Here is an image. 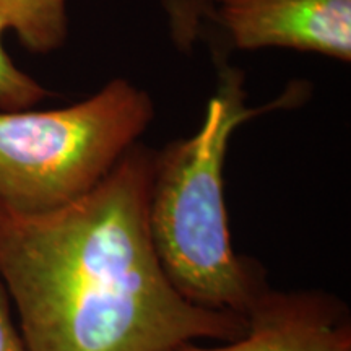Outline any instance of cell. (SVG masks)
<instances>
[{"instance_id": "6", "label": "cell", "mask_w": 351, "mask_h": 351, "mask_svg": "<svg viewBox=\"0 0 351 351\" xmlns=\"http://www.w3.org/2000/svg\"><path fill=\"white\" fill-rule=\"evenodd\" d=\"M0 16L33 54H49L67 41V0H0Z\"/></svg>"}, {"instance_id": "3", "label": "cell", "mask_w": 351, "mask_h": 351, "mask_svg": "<svg viewBox=\"0 0 351 351\" xmlns=\"http://www.w3.org/2000/svg\"><path fill=\"white\" fill-rule=\"evenodd\" d=\"M153 117L150 95L125 78L70 106L0 111V202L43 213L80 199L138 143Z\"/></svg>"}, {"instance_id": "2", "label": "cell", "mask_w": 351, "mask_h": 351, "mask_svg": "<svg viewBox=\"0 0 351 351\" xmlns=\"http://www.w3.org/2000/svg\"><path fill=\"white\" fill-rule=\"evenodd\" d=\"M304 98V83H293L275 101L249 108L243 72L221 65L199 130L155 153L148 202L152 241L171 283L192 304L245 317L270 287L261 263L232 245L223 171L238 127Z\"/></svg>"}, {"instance_id": "7", "label": "cell", "mask_w": 351, "mask_h": 351, "mask_svg": "<svg viewBox=\"0 0 351 351\" xmlns=\"http://www.w3.org/2000/svg\"><path fill=\"white\" fill-rule=\"evenodd\" d=\"M7 25L0 16V111H23L36 106L49 91L32 75L16 67L3 47L2 38Z\"/></svg>"}, {"instance_id": "8", "label": "cell", "mask_w": 351, "mask_h": 351, "mask_svg": "<svg viewBox=\"0 0 351 351\" xmlns=\"http://www.w3.org/2000/svg\"><path fill=\"white\" fill-rule=\"evenodd\" d=\"M0 351H29L19 324L13 320L12 301L2 278H0Z\"/></svg>"}, {"instance_id": "5", "label": "cell", "mask_w": 351, "mask_h": 351, "mask_svg": "<svg viewBox=\"0 0 351 351\" xmlns=\"http://www.w3.org/2000/svg\"><path fill=\"white\" fill-rule=\"evenodd\" d=\"M245 320L239 339L215 346L186 341L169 351H351L350 307L326 289L269 287Z\"/></svg>"}, {"instance_id": "4", "label": "cell", "mask_w": 351, "mask_h": 351, "mask_svg": "<svg viewBox=\"0 0 351 351\" xmlns=\"http://www.w3.org/2000/svg\"><path fill=\"white\" fill-rule=\"evenodd\" d=\"M215 21L239 51L289 49L351 62V0H217Z\"/></svg>"}, {"instance_id": "1", "label": "cell", "mask_w": 351, "mask_h": 351, "mask_svg": "<svg viewBox=\"0 0 351 351\" xmlns=\"http://www.w3.org/2000/svg\"><path fill=\"white\" fill-rule=\"evenodd\" d=\"M155 153L135 143L49 212L0 202V278L29 351H169L245 332L243 315L192 304L166 275L148 226Z\"/></svg>"}]
</instances>
